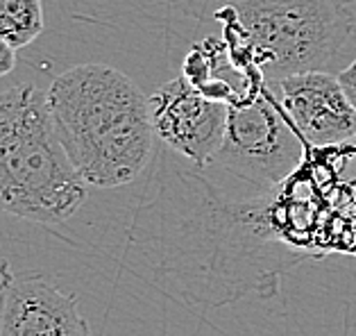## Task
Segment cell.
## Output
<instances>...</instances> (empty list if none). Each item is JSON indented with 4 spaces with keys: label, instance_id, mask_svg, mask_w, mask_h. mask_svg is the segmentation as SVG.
Returning <instances> with one entry per match:
<instances>
[{
    "label": "cell",
    "instance_id": "cell-13",
    "mask_svg": "<svg viewBox=\"0 0 356 336\" xmlns=\"http://www.w3.org/2000/svg\"><path fill=\"white\" fill-rule=\"evenodd\" d=\"M336 3L343 7H352V5H356V0H336Z\"/></svg>",
    "mask_w": 356,
    "mask_h": 336
},
{
    "label": "cell",
    "instance_id": "cell-3",
    "mask_svg": "<svg viewBox=\"0 0 356 336\" xmlns=\"http://www.w3.org/2000/svg\"><path fill=\"white\" fill-rule=\"evenodd\" d=\"M236 32L250 68L277 84L291 75L327 71L352 37L347 7L336 0H234Z\"/></svg>",
    "mask_w": 356,
    "mask_h": 336
},
{
    "label": "cell",
    "instance_id": "cell-2",
    "mask_svg": "<svg viewBox=\"0 0 356 336\" xmlns=\"http://www.w3.org/2000/svg\"><path fill=\"white\" fill-rule=\"evenodd\" d=\"M86 200V182L59 143L48 93L34 84L0 91V211L55 225Z\"/></svg>",
    "mask_w": 356,
    "mask_h": 336
},
{
    "label": "cell",
    "instance_id": "cell-5",
    "mask_svg": "<svg viewBox=\"0 0 356 336\" xmlns=\"http://www.w3.org/2000/svg\"><path fill=\"white\" fill-rule=\"evenodd\" d=\"M154 134L172 152L197 168H207L218 154L227 130L229 105L209 98L186 77H175L147 96Z\"/></svg>",
    "mask_w": 356,
    "mask_h": 336
},
{
    "label": "cell",
    "instance_id": "cell-11",
    "mask_svg": "<svg viewBox=\"0 0 356 336\" xmlns=\"http://www.w3.org/2000/svg\"><path fill=\"white\" fill-rule=\"evenodd\" d=\"M14 280V271L7 259H0V330H3V312H5V298H7V289Z\"/></svg>",
    "mask_w": 356,
    "mask_h": 336
},
{
    "label": "cell",
    "instance_id": "cell-7",
    "mask_svg": "<svg viewBox=\"0 0 356 336\" xmlns=\"http://www.w3.org/2000/svg\"><path fill=\"white\" fill-rule=\"evenodd\" d=\"M0 336H93L73 293L43 273H14Z\"/></svg>",
    "mask_w": 356,
    "mask_h": 336
},
{
    "label": "cell",
    "instance_id": "cell-10",
    "mask_svg": "<svg viewBox=\"0 0 356 336\" xmlns=\"http://www.w3.org/2000/svg\"><path fill=\"white\" fill-rule=\"evenodd\" d=\"M338 80H341L343 89L347 93V98L356 109V57L350 62V66H345L341 73H338Z\"/></svg>",
    "mask_w": 356,
    "mask_h": 336
},
{
    "label": "cell",
    "instance_id": "cell-6",
    "mask_svg": "<svg viewBox=\"0 0 356 336\" xmlns=\"http://www.w3.org/2000/svg\"><path fill=\"white\" fill-rule=\"evenodd\" d=\"M270 87L284 114L309 145H336L356 136V109L338 75L311 71Z\"/></svg>",
    "mask_w": 356,
    "mask_h": 336
},
{
    "label": "cell",
    "instance_id": "cell-9",
    "mask_svg": "<svg viewBox=\"0 0 356 336\" xmlns=\"http://www.w3.org/2000/svg\"><path fill=\"white\" fill-rule=\"evenodd\" d=\"M232 3L234 0H168L172 10H177L179 14L195 21H207L211 16H220L222 12L229 10Z\"/></svg>",
    "mask_w": 356,
    "mask_h": 336
},
{
    "label": "cell",
    "instance_id": "cell-12",
    "mask_svg": "<svg viewBox=\"0 0 356 336\" xmlns=\"http://www.w3.org/2000/svg\"><path fill=\"white\" fill-rule=\"evenodd\" d=\"M16 66V48H12L7 41L0 37V77L10 75Z\"/></svg>",
    "mask_w": 356,
    "mask_h": 336
},
{
    "label": "cell",
    "instance_id": "cell-4",
    "mask_svg": "<svg viewBox=\"0 0 356 336\" xmlns=\"http://www.w3.org/2000/svg\"><path fill=\"white\" fill-rule=\"evenodd\" d=\"M304 157V139L293 127L270 84L229 105L227 130L216 166L254 186H280Z\"/></svg>",
    "mask_w": 356,
    "mask_h": 336
},
{
    "label": "cell",
    "instance_id": "cell-1",
    "mask_svg": "<svg viewBox=\"0 0 356 336\" xmlns=\"http://www.w3.org/2000/svg\"><path fill=\"white\" fill-rule=\"evenodd\" d=\"M48 105L59 143L89 186L116 189L154 154L150 100L118 68L89 62L57 75Z\"/></svg>",
    "mask_w": 356,
    "mask_h": 336
},
{
    "label": "cell",
    "instance_id": "cell-8",
    "mask_svg": "<svg viewBox=\"0 0 356 336\" xmlns=\"http://www.w3.org/2000/svg\"><path fill=\"white\" fill-rule=\"evenodd\" d=\"M46 28L41 0H0V37L12 48H25Z\"/></svg>",
    "mask_w": 356,
    "mask_h": 336
}]
</instances>
